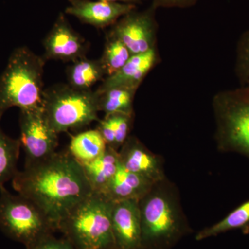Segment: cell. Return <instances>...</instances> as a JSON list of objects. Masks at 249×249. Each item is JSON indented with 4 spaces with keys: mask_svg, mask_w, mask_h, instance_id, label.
Segmentation results:
<instances>
[{
    "mask_svg": "<svg viewBox=\"0 0 249 249\" xmlns=\"http://www.w3.org/2000/svg\"><path fill=\"white\" fill-rule=\"evenodd\" d=\"M12 179L15 191L34 201L56 231L69 211L93 193L83 166L68 151L25 165Z\"/></svg>",
    "mask_w": 249,
    "mask_h": 249,
    "instance_id": "obj_1",
    "label": "cell"
},
{
    "mask_svg": "<svg viewBox=\"0 0 249 249\" xmlns=\"http://www.w3.org/2000/svg\"><path fill=\"white\" fill-rule=\"evenodd\" d=\"M139 205L142 249H171L191 232L178 190L166 178L155 183Z\"/></svg>",
    "mask_w": 249,
    "mask_h": 249,
    "instance_id": "obj_2",
    "label": "cell"
},
{
    "mask_svg": "<svg viewBox=\"0 0 249 249\" xmlns=\"http://www.w3.org/2000/svg\"><path fill=\"white\" fill-rule=\"evenodd\" d=\"M45 61L27 47L15 49L0 76V116L11 107L27 110L42 106Z\"/></svg>",
    "mask_w": 249,
    "mask_h": 249,
    "instance_id": "obj_3",
    "label": "cell"
},
{
    "mask_svg": "<svg viewBox=\"0 0 249 249\" xmlns=\"http://www.w3.org/2000/svg\"><path fill=\"white\" fill-rule=\"evenodd\" d=\"M113 206V201L93 192L62 218L58 231L77 249H115Z\"/></svg>",
    "mask_w": 249,
    "mask_h": 249,
    "instance_id": "obj_4",
    "label": "cell"
},
{
    "mask_svg": "<svg viewBox=\"0 0 249 249\" xmlns=\"http://www.w3.org/2000/svg\"><path fill=\"white\" fill-rule=\"evenodd\" d=\"M213 109L217 148L249 158V80L240 88L216 93Z\"/></svg>",
    "mask_w": 249,
    "mask_h": 249,
    "instance_id": "obj_5",
    "label": "cell"
},
{
    "mask_svg": "<svg viewBox=\"0 0 249 249\" xmlns=\"http://www.w3.org/2000/svg\"><path fill=\"white\" fill-rule=\"evenodd\" d=\"M42 112L50 127L59 134L83 128L98 120V95L70 85H55L44 91Z\"/></svg>",
    "mask_w": 249,
    "mask_h": 249,
    "instance_id": "obj_6",
    "label": "cell"
},
{
    "mask_svg": "<svg viewBox=\"0 0 249 249\" xmlns=\"http://www.w3.org/2000/svg\"><path fill=\"white\" fill-rule=\"evenodd\" d=\"M0 227L14 240L27 246L56 231L53 223L34 202L13 196L0 186Z\"/></svg>",
    "mask_w": 249,
    "mask_h": 249,
    "instance_id": "obj_7",
    "label": "cell"
},
{
    "mask_svg": "<svg viewBox=\"0 0 249 249\" xmlns=\"http://www.w3.org/2000/svg\"><path fill=\"white\" fill-rule=\"evenodd\" d=\"M21 146L25 152L26 165L34 164L56 152L58 134L50 127L42 107L20 110Z\"/></svg>",
    "mask_w": 249,
    "mask_h": 249,
    "instance_id": "obj_8",
    "label": "cell"
},
{
    "mask_svg": "<svg viewBox=\"0 0 249 249\" xmlns=\"http://www.w3.org/2000/svg\"><path fill=\"white\" fill-rule=\"evenodd\" d=\"M153 4L144 11L133 10L111 26L108 36L121 41L132 55L155 49L157 25Z\"/></svg>",
    "mask_w": 249,
    "mask_h": 249,
    "instance_id": "obj_9",
    "label": "cell"
},
{
    "mask_svg": "<svg viewBox=\"0 0 249 249\" xmlns=\"http://www.w3.org/2000/svg\"><path fill=\"white\" fill-rule=\"evenodd\" d=\"M45 60L74 62L85 56L88 43L60 14L43 42Z\"/></svg>",
    "mask_w": 249,
    "mask_h": 249,
    "instance_id": "obj_10",
    "label": "cell"
},
{
    "mask_svg": "<svg viewBox=\"0 0 249 249\" xmlns=\"http://www.w3.org/2000/svg\"><path fill=\"white\" fill-rule=\"evenodd\" d=\"M111 224L115 249H142L139 200L129 199L114 202Z\"/></svg>",
    "mask_w": 249,
    "mask_h": 249,
    "instance_id": "obj_11",
    "label": "cell"
},
{
    "mask_svg": "<svg viewBox=\"0 0 249 249\" xmlns=\"http://www.w3.org/2000/svg\"><path fill=\"white\" fill-rule=\"evenodd\" d=\"M69 2L65 14L98 29L112 26L124 15L137 9L134 4L101 0H69Z\"/></svg>",
    "mask_w": 249,
    "mask_h": 249,
    "instance_id": "obj_12",
    "label": "cell"
},
{
    "mask_svg": "<svg viewBox=\"0 0 249 249\" xmlns=\"http://www.w3.org/2000/svg\"><path fill=\"white\" fill-rule=\"evenodd\" d=\"M119 154L121 164L129 171L153 183L166 178L160 156L152 153L137 137L129 136Z\"/></svg>",
    "mask_w": 249,
    "mask_h": 249,
    "instance_id": "obj_13",
    "label": "cell"
},
{
    "mask_svg": "<svg viewBox=\"0 0 249 249\" xmlns=\"http://www.w3.org/2000/svg\"><path fill=\"white\" fill-rule=\"evenodd\" d=\"M158 60L156 49L146 53L132 55L119 71L105 78L95 91L102 92L105 90L119 87L138 89L139 85Z\"/></svg>",
    "mask_w": 249,
    "mask_h": 249,
    "instance_id": "obj_14",
    "label": "cell"
},
{
    "mask_svg": "<svg viewBox=\"0 0 249 249\" xmlns=\"http://www.w3.org/2000/svg\"><path fill=\"white\" fill-rule=\"evenodd\" d=\"M154 184L140 175L125 169L120 163L114 178L101 194L113 202L129 199L139 201Z\"/></svg>",
    "mask_w": 249,
    "mask_h": 249,
    "instance_id": "obj_15",
    "label": "cell"
},
{
    "mask_svg": "<svg viewBox=\"0 0 249 249\" xmlns=\"http://www.w3.org/2000/svg\"><path fill=\"white\" fill-rule=\"evenodd\" d=\"M81 165L93 192L102 193L120 165L119 151L107 146L98 158Z\"/></svg>",
    "mask_w": 249,
    "mask_h": 249,
    "instance_id": "obj_16",
    "label": "cell"
},
{
    "mask_svg": "<svg viewBox=\"0 0 249 249\" xmlns=\"http://www.w3.org/2000/svg\"><path fill=\"white\" fill-rule=\"evenodd\" d=\"M68 84L80 90H91V88L106 78L99 60H90L86 56L72 62L67 70Z\"/></svg>",
    "mask_w": 249,
    "mask_h": 249,
    "instance_id": "obj_17",
    "label": "cell"
},
{
    "mask_svg": "<svg viewBox=\"0 0 249 249\" xmlns=\"http://www.w3.org/2000/svg\"><path fill=\"white\" fill-rule=\"evenodd\" d=\"M107 145L97 129L85 131L72 137L68 152L80 164L100 157Z\"/></svg>",
    "mask_w": 249,
    "mask_h": 249,
    "instance_id": "obj_18",
    "label": "cell"
},
{
    "mask_svg": "<svg viewBox=\"0 0 249 249\" xmlns=\"http://www.w3.org/2000/svg\"><path fill=\"white\" fill-rule=\"evenodd\" d=\"M136 89L127 88H112L105 90L98 95V110L105 116L116 113L133 115V101Z\"/></svg>",
    "mask_w": 249,
    "mask_h": 249,
    "instance_id": "obj_19",
    "label": "cell"
},
{
    "mask_svg": "<svg viewBox=\"0 0 249 249\" xmlns=\"http://www.w3.org/2000/svg\"><path fill=\"white\" fill-rule=\"evenodd\" d=\"M249 224V201L241 204L219 222L198 232L196 240L201 241L229 231L242 229Z\"/></svg>",
    "mask_w": 249,
    "mask_h": 249,
    "instance_id": "obj_20",
    "label": "cell"
},
{
    "mask_svg": "<svg viewBox=\"0 0 249 249\" xmlns=\"http://www.w3.org/2000/svg\"><path fill=\"white\" fill-rule=\"evenodd\" d=\"M20 147L19 139L8 137L0 127V186L14 178L17 173Z\"/></svg>",
    "mask_w": 249,
    "mask_h": 249,
    "instance_id": "obj_21",
    "label": "cell"
},
{
    "mask_svg": "<svg viewBox=\"0 0 249 249\" xmlns=\"http://www.w3.org/2000/svg\"><path fill=\"white\" fill-rule=\"evenodd\" d=\"M107 37L102 56L99 59L106 78L119 71L132 55L121 41L111 36Z\"/></svg>",
    "mask_w": 249,
    "mask_h": 249,
    "instance_id": "obj_22",
    "label": "cell"
},
{
    "mask_svg": "<svg viewBox=\"0 0 249 249\" xmlns=\"http://www.w3.org/2000/svg\"><path fill=\"white\" fill-rule=\"evenodd\" d=\"M235 71L241 85L249 80V30L241 36L237 47Z\"/></svg>",
    "mask_w": 249,
    "mask_h": 249,
    "instance_id": "obj_23",
    "label": "cell"
},
{
    "mask_svg": "<svg viewBox=\"0 0 249 249\" xmlns=\"http://www.w3.org/2000/svg\"><path fill=\"white\" fill-rule=\"evenodd\" d=\"M114 124L115 132V145L114 149L119 150L124 145L129 137L131 126H132V116L123 113H116L110 114ZM119 151V150H118Z\"/></svg>",
    "mask_w": 249,
    "mask_h": 249,
    "instance_id": "obj_24",
    "label": "cell"
},
{
    "mask_svg": "<svg viewBox=\"0 0 249 249\" xmlns=\"http://www.w3.org/2000/svg\"><path fill=\"white\" fill-rule=\"evenodd\" d=\"M26 249H77L66 237L56 238L49 234L27 246Z\"/></svg>",
    "mask_w": 249,
    "mask_h": 249,
    "instance_id": "obj_25",
    "label": "cell"
},
{
    "mask_svg": "<svg viewBox=\"0 0 249 249\" xmlns=\"http://www.w3.org/2000/svg\"><path fill=\"white\" fill-rule=\"evenodd\" d=\"M199 0H152V4L158 9L163 8H179L186 9L194 6Z\"/></svg>",
    "mask_w": 249,
    "mask_h": 249,
    "instance_id": "obj_26",
    "label": "cell"
},
{
    "mask_svg": "<svg viewBox=\"0 0 249 249\" xmlns=\"http://www.w3.org/2000/svg\"><path fill=\"white\" fill-rule=\"evenodd\" d=\"M101 1H110V2L124 3L136 5L142 1V0H101Z\"/></svg>",
    "mask_w": 249,
    "mask_h": 249,
    "instance_id": "obj_27",
    "label": "cell"
}]
</instances>
